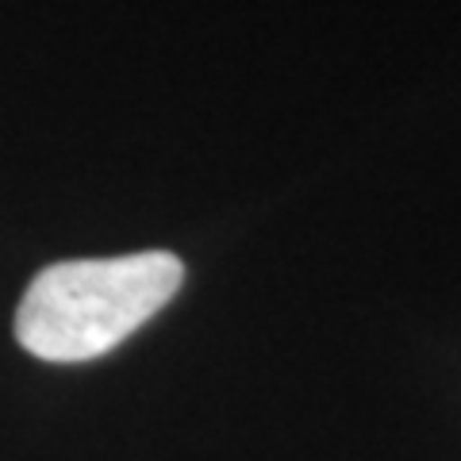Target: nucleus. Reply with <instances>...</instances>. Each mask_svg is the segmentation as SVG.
<instances>
[{"label": "nucleus", "instance_id": "f257e3e1", "mask_svg": "<svg viewBox=\"0 0 461 461\" xmlns=\"http://www.w3.org/2000/svg\"><path fill=\"white\" fill-rule=\"evenodd\" d=\"M185 269L166 250L47 266L27 285L16 339L42 362H89L162 312Z\"/></svg>", "mask_w": 461, "mask_h": 461}]
</instances>
